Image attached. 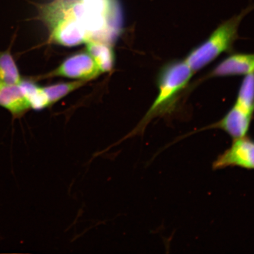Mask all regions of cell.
<instances>
[{"mask_svg":"<svg viewBox=\"0 0 254 254\" xmlns=\"http://www.w3.org/2000/svg\"><path fill=\"white\" fill-rule=\"evenodd\" d=\"M37 7L41 21H67L83 32L88 41L113 45L122 31V11L117 0H54Z\"/></svg>","mask_w":254,"mask_h":254,"instance_id":"1","label":"cell"},{"mask_svg":"<svg viewBox=\"0 0 254 254\" xmlns=\"http://www.w3.org/2000/svg\"><path fill=\"white\" fill-rule=\"evenodd\" d=\"M193 74L194 72L185 60H175L166 64L158 75L157 98L141 122L128 136L141 134L152 119L172 114Z\"/></svg>","mask_w":254,"mask_h":254,"instance_id":"2","label":"cell"},{"mask_svg":"<svg viewBox=\"0 0 254 254\" xmlns=\"http://www.w3.org/2000/svg\"><path fill=\"white\" fill-rule=\"evenodd\" d=\"M254 8V5L250 6L221 24L204 42L190 51L184 60L193 72L201 70L222 53L233 49L241 21Z\"/></svg>","mask_w":254,"mask_h":254,"instance_id":"3","label":"cell"},{"mask_svg":"<svg viewBox=\"0 0 254 254\" xmlns=\"http://www.w3.org/2000/svg\"><path fill=\"white\" fill-rule=\"evenodd\" d=\"M254 170V140L247 136L234 139L231 147L219 155L212 164L213 170L228 167Z\"/></svg>","mask_w":254,"mask_h":254,"instance_id":"4","label":"cell"},{"mask_svg":"<svg viewBox=\"0 0 254 254\" xmlns=\"http://www.w3.org/2000/svg\"><path fill=\"white\" fill-rule=\"evenodd\" d=\"M101 73L91 56L87 52H80L66 58L46 77H63L88 81L96 78Z\"/></svg>","mask_w":254,"mask_h":254,"instance_id":"5","label":"cell"},{"mask_svg":"<svg viewBox=\"0 0 254 254\" xmlns=\"http://www.w3.org/2000/svg\"><path fill=\"white\" fill-rule=\"evenodd\" d=\"M253 116L234 104L223 118L206 128L221 129L233 139L244 137L249 131Z\"/></svg>","mask_w":254,"mask_h":254,"instance_id":"6","label":"cell"},{"mask_svg":"<svg viewBox=\"0 0 254 254\" xmlns=\"http://www.w3.org/2000/svg\"><path fill=\"white\" fill-rule=\"evenodd\" d=\"M254 72V54L235 53L225 58L212 69L209 77L247 75Z\"/></svg>","mask_w":254,"mask_h":254,"instance_id":"7","label":"cell"},{"mask_svg":"<svg viewBox=\"0 0 254 254\" xmlns=\"http://www.w3.org/2000/svg\"><path fill=\"white\" fill-rule=\"evenodd\" d=\"M0 106L4 107L14 118H20L31 108L18 84L0 85Z\"/></svg>","mask_w":254,"mask_h":254,"instance_id":"8","label":"cell"},{"mask_svg":"<svg viewBox=\"0 0 254 254\" xmlns=\"http://www.w3.org/2000/svg\"><path fill=\"white\" fill-rule=\"evenodd\" d=\"M86 50L101 73L112 70L115 63L112 45L98 41H89L86 43Z\"/></svg>","mask_w":254,"mask_h":254,"instance_id":"9","label":"cell"},{"mask_svg":"<svg viewBox=\"0 0 254 254\" xmlns=\"http://www.w3.org/2000/svg\"><path fill=\"white\" fill-rule=\"evenodd\" d=\"M18 85L23 91L31 109L40 111L50 106L49 98L43 87L28 79H21Z\"/></svg>","mask_w":254,"mask_h":254,"instance_id":"10","label":"cell"},{"mask_svg":"<svg viewBox=\"0 0 254 254\" xmlns=\"http://www.w3.org/2000/svg\"><path fill=\"white\" fill-rule=\"evenodd\" d=\"M21 77L9 50L0 52V84H18Z\"/></svg>","mask_w":254,"mask_h":254,"instance_id":"11","label":"cell"},{"mask_svg":"<svg viewBox=\"0 0 254 254\" xmlns=\"http://www.w3.org/2000/svg\"><path fill=\"white\" fill-rule=\"evenodd\" d=\"M235 104L254 114V72L246 75L243 79Z\"/></svg>","mask_w":254,"mask_h":254,"instance_id":"12","label":"cell"},{"mask_svg":"<svg viewBox=\"0 0 254 254\" xmlns=\"http://www.w3.org/2000/svg\"><path fill=\"white\" fill-rule=\"evenodd\" d=\"M87 81L78 80L60 82V83L49 85V86L43 87V88L49 98L50 106H52L66 96V95L84 85Z\"/></svg>","mask_w":254,"mask_h":254,"instance_id":"13","label":"cell"},{"mask_svg":"<svg viewBox=\"0 0 254 254\" xmlns=\"http://www.w3.org/2000/svg\"><path fill=\"white\" fill-rule=\"evenodd\" d=\"M0 85H1V84H0Z\"/></svg>","mask_w":254,"mask_h":254,"instance_id":"14","label":"cell"}]
</instances>
